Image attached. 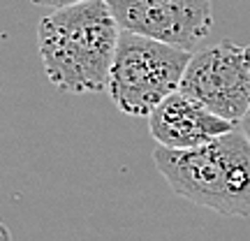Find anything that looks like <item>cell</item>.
<instances>
[{
	"instance_id": "9c48e42d",
	"label": "cell",
	"mask_w": 250,
	"mask_h": 241,
	"mask_svg": "<svg viewBox=\"0 0 250 241\" xmlns=\"http://www.w3.org/2000/svg\"><path fill=\"white\" fill-rule=\"evenodd\" d=\"M0 241H12V234H9V227L2 220H0Z\"/></svg>"
},
{
	"instance_id": "8992f818",
	"label": "cell",
	"mask_w": 250,
	"mask_h": 241,
	"mask_svg": "<svg viewBox=\"0 0 250 241\" xmlns=\"http://www.w3.org/2000/svg\"><path fill=\"white\" fill-rule=\"evenodd\" d=\"M236 125L213 114L186 93H171L148 116L151 137L167 149H197L234 130Z\"/></svg>"
},
{
	"instance_id": "7a4b0ae2",
	"label": "cell",
	"mask_w": 250,
	"mask_h": 241,
	"mask_svg": "<svg viewBox=\"0 0 250 241\" xmlns=\"http://www.w3.org/2000/svg\"><path fill=\"white\" fill-rule=\"evenodd\" d=\"M153 162L179 197L220 216L250 218V139L241 128L197 149L160 146Z\"/></svg>"
},
{
	"instance_id": "5b68a950",
	"label": "cell",
	"mask_w": 250,
	"mask_h": 241,
	"mask_svg": "<svg viewBox=\"0 0 250 241\" xmlns=\"http://www.w3.org/2000/svg\"><path fill=\"white\" fill-rule=\"evenodd\" d=\"M121 30L195 51L213 30V0H107Z\"/></svg>"
},
{
	"instance_id": "3957f363",
	"label": "cell",
	"mask_w": 250,
	"mask_h": 241,
	"mask_svg": "<svg viewBox=\"0 0 250 241\" xmlns=\"http://www.w3.org/2000/svg\"><path fill=\"white\" fill-rule=\"evenodd\" d=\"M190 51L160 40L121 30L109 77V95L125 116H151L165 98L181 88Z\"/></svg>"
},
{
	"instance_id": "52a82bcc",
	"label": "cell",
	"mask_w": 250,
	"mask_h": 241,
	"mask_svg": "<svg viewBox=\"0 0 250 241\" xmlns=\"http://www.w3.org/2000/svg\"><path fill=\"white\" fill-rule=\"evenodd\" d=\"M40 7H49V9H58V7H67L74 2H83V0H33Z\"/></svg>"
},
{
	"instance_id": "6da1fadb",
	"label": "cell",
	"mask_w": 250,
	"mask_h": 241,
	"mask_svg": "<svg viewBox=\"0 0 250 241\" xmlns=\"http://www.w3.org/2000/svg\"><path fill=\"white\" fill-rule=\"evenodd\" d=\"M121 26L107 0H83L54 9L37 26L46 79L74 95L109 88Z\"/></svg>"
},
{
	"instance_id": "277c9868",
	"label": "cell",
	"mask_w": 250,
	"mask_h": 241,
	"mask_svg": "<svg viewBox=\"0 0 250 241\" xmlns=\"http://www.w3.org/2000/svg\"><path fill=\"white\" fill-rule=\"evenodd\" d=\"M179 90L239 125L250 109V46L223 40L195 51Z\"/></svg>"
},
{
	"instance_id": "ba28073f",
	"label": "cell",
	"mask_w": 250,
	"mask_h": 241,
	"mask_svg": "<svg viewBox=\"0 0 250 241\" xmlns=\"http://www.w3.org/2000/svg\"><path fill=\"white\" fill-rule=\"evenodd\" d=\"M239 128H241L243 132H246V137H248V139H250V109H248V111H246V116H243V121H241V123H239Z\"/></svg>"
}]
</instances>
